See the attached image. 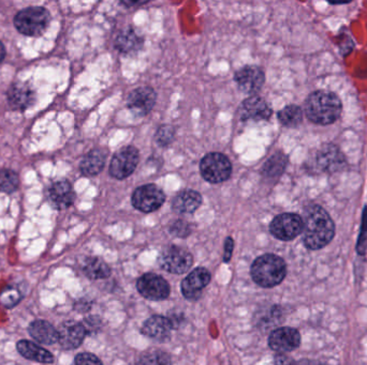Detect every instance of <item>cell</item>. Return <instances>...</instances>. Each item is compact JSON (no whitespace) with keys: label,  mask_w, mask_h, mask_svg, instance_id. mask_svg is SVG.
<instances>
[{"label":"cell","mask_w":367,"mask_h":365,"mask_svg":"<svg viewBox=\"0 0 367 365\" xmlns=\"http://www.w3.org/2000/svg\"><path fill=\"white\" fill-rule=\"evenodd\" d=\"M303 242L309 249H320L331 242L335 225L331 216L318 205L309 206L304 212Z\"/></svg>","instance_id":"6da1fadb"},{"label":"cell","mask_w":367,"mask_h":365,"mask_svg":"<svg viewBox=\"0 0 367 365\" xmlns=\"http://www.w3.org/2000/svg\"><path fill=\"white\" fill-rule=\"evenodd\" d=\"M342 102L333 92L319 90L313 92L305 102V114L311 123L320 125H331L342 114Z\"/></svg>","instance_id":"7a4b0ae2"},{"label":"cell","mask_w":367,"mask_h":365,"mask_svg":"<svg viewBox=\"0 0 367 365\" xmlns=\"http://www.w3.org/2000/svg\"><path fill=\"white\" fill-rule=\"evenodd\" d=\"M287 266L282 257L265 254L258 257L251 268V276L257 285L272 288L282 283L286 278Z\"/></svg>","instance_id":"3957f363"},{"label":"cell","mask_w":367,"mask_h":365,"mask_svg":"<svg viewBox=\"0 0 367 365\" xmlns=\"http://www.w3.org/2000/svg\"><path fill=\"white\" fill-rule=\"evenodd\" d=\"M51 14L43 7H30L20 10L14 18V26L25 36H39L49 26Z\"/></svg>","instance_id":"277c9868"},{"label":"cell","mask_w":367,"mask_h":365,"mask_svg":"<svg viewBox=\"0 0 367 365\" xmlns=\"http://www.w3.org/2000/svg\"><path fill=\"white\" fill-rule=\"evenodd\" d=\"M200 172L204 180L210 183H220L228 180L232 173V165L224 154L212 152L206 154L200 162Z\"/></svg>","instance_id":"5b68a950"},{"label":"cell","mask_w":367,"mask_h":365,"mask_svg":"<svg viewBox=\"0 0 367 365\" xmlns=\"http://www.w3.org/2000/svg\"><path fill=\"white\" fill-rule=\"evenodd\" d=\"M160 267L173 274L186 273L193 264V255L187 249L170 245L162 252L158 259Z\"/></svg>","instance_id":"8992f818"},{"label":"cell","mask_w":367,"mask_h":365,"mask_svg":"<svg viewBox=\"0 0 367 365\" xmlns=\"http://www.w3.org/2000/svg\"><path fill=\"white\" fill-rule=\"evenodd\" d=\"M303 218L296 214H282L276 216L270 225V232L278 240L291 241L302 234Z\"/></svg>","instance_id":"52a82bcc"},{"label":"cell","mask_w":367,"mask_h":365,"mask_svg":"<svg viewBox=\"0 0 367 365\" xmlns=\"http://www.w3.org/2000/svg\"><path fill=\"white\" fill-rule=\"evenodd\" d=\"M166 195L155 185H145L136 189L131 197L133 207L144 214L156 211L164 205Z\"/></svg>","instance_id":"ba28073f"},{"label":"cell","mask_w":367,"mask_h":365,"mask_svg":"<svg viewBox=\"0 0 367 365\" xmlns=\"http://www.w3.org/2000/svg\"><path fill=\"white\" fill-rule=\"evenodd\" d=\"M140 156L137 148L127 146L121 148L114 156L110 164V174L113 178L123 180L135 172L139 163Z\"/></svg>","instance_id":"9c48e42d"},{"label":"cell","mask_w":367,"mask_h":365,"mask_svg":"<svg viewBox=\"0 0 367 365\" xmlns=\"http://www.w3.org/2000/svg\"><path fill=\"white\" fill-rule=\"evenodd\" d=\"M138 292L150 301L166 300L170 295V285L162 276L155 273H145L137 282Z\"/></svg>","instance_id":"30bf717a"},{"label":"cell","mask_w":367,"mask_h":365,"mask_svg":"<svg viewBox=\"0 0 367 365\" xmlns=\"http://www.w3.org/2000/svg\"><path fill=\"white\" fill-rule=\"evenodd\" d=\"M211 273L203 267L195 268L181 282V294L191 301L200 299L204 288L211 282Z\"/></svg>","instance_id":"8fae6325"},{"label":"cell","mask_w":367,"mask_h":365,"mask_svg":"<svg viewBox=\"0 0 367 365\" xmlns=\"http://www.w3.org/2000/svg\"><path fill=\"white\" fill-rule=\"evenodd\" d=\"M234 80L241 92L247 94H255L265 85V75L259 67L246 66L235 73Z\"/></svg>","instance_id":"7c38bea8"},{"label":"cell","mask_w":367,"mask_h":365,"mask_svg":"<svg viewBox=\"0 0 367 365\" xmlns=\"http://www.w3.org/2000/svg\"><path fill=\"white\" fill-rule=\"evenodd\" d=\"M300 344V333L294 328H277L270 334L269 346L274 352H279V354L296 350Z\"/></svg>","instance_id":"4fadbf2b"},{"label":"cell","mask_w":367,"mask_h":365,"mask_svg":"<svg viewBox=\"0 0 367 365\" xmlns=\"http://www.w3.org/2000/svg\"><path fill=\"white\" fill-rule=\"evenodd\" d=\"M271 106L261 97L251 96L243 101L239 109V116L243 121L267 120L272 116Z\"/></svg>","instance_id":"5bb4252c"},{"label":"cell","mask_w":367,"mask_h":365,"mask_svg":"<svg viewBox=\"0 0 367 365\" xmlns=\"http://www.w3.org/2000/svg\"><path fill=\"white\" fill-rule=\"evenodd\" d=\"M156 92L152 88L139 87L128 97L127 105L130 111L138 117H144L150 113L156 103Z\"/></svg>","instance_id":"9a60e30c"},{"label":"cell","mask_w":367,"mask_h":365,"mask_svg":"<svg viewBox=\"0 0 367 365\" xmlns=\"http://www.w3.org/2000/svg\"><path fill=\"white\" fill-rule=\"evenodd\" d=\"M57 331L59 345L67 350L76 349L78 346H81L85 336L88 335L83 323L73 321L61 323Z\"/></svg>","instance_id":"2e32d148"},{"label":"cell","mask_w":367,"mask_h":365,"mask_svg":"<svg viewBox=\"0 0 367 365\" xmlns=\"http://www.w3.org/2000/svg\"><path fill=\"white\" fill-rule=\"evenodd\" d=\"M7 100L12 109L23 111L34 104L36 94L34 90L24 82H16L8 90Z\"/></svg>","instance_id":"e0dca14e"},{"label":"cell","mask_w":367,"mask_h":365,"mask_svg":"<svg viewBox=\"0 0 367 365\" xmlns=\"http://www.w3.org/2000/svg\"><path fill=\"white\" fill-rule=\"evenodd\" d=\"M49 201L57 210H65L73 205L76 193L70 182L61 180L53 183L49 189Z\"/></svg>","instance_id":"ac0fdd59"},{"label":"cell","mask_w":367,"mask_h":365,"mask_svg":"<svg viewBox=\"0 0 367 365\" xmlns=\"http://www.w3.org/2000/svg\"><path fill=\"white\" fill-rule=\"evenodd\" d=\"M173 328L167 317L155 315L144 323L141 332L143 335L156 341L166 342L170 339Z\"/></svg>","instance_id":"d6986e66"},{"label":"cell","mask_w":367,"mask_h":365,"mask_svg":"<svg viewBox=\"0 0 367 365\" xmlns=\"http://www.w3.org/2000/svg\"><path fill=\"white\" fill-rule=\"evenodd\" d=\"M315 162L318 170L330 172L340 170L346 163L343 154L334 146H325L317 154Z\"/></svg>","instance_id":"ffe728a7"},{"label":"cell","mask_w":367,"mask_h":365,"mask_svg":"<svg viewBox=\"0 0 367 365\" xmlns=\"http://www.w3.org/2000/svg\"><path fill=\"white\" fill-rule=\"evenodd\" d=\"M202 196L193 190H186L175 196L172 202L173 211L179 214H193L201 206Z\"/></svg>","instance_id":"44dd1931"},{"label":"cell","mask_w":367,"mask_h":365,"mask_svg":"<svg viewBox=\"0 0 367 365\" xmlns=\"http://www.w3.org/2000/svg\"><path fill=\"white\" fill-rule=\"evenodd\" d=\"M30 336L43 345H53L59 342V331L47 321H36L28 328Z\"/></svg>","instance_id":"7402d4cb"},{"label":"cell","mask_w":367,"mask_h":365,"mask_svg":"<svg viewBox=\"0 0 367 365\" xmlns=\"http://www.w3.org/2000/svg\"><path fill=\"white\" fill-rule=\"evenodd\" d=\"M16 349L20 352V356L24 357L25 359H28V360L36 361L39 363H47V364L54 362V356L49 350L40 347L32 342L26 341V340L18 341L16 343Z\"/></svg>","instance_id":"603a6c76"},{"label":"cell","mask_w":367,"mask_h":365,"mask_svg":"<svg viewBox=\"0 0 367 365\" xmlns=\"http://www.w3.org/2000/svg\"><path fill=\"white\" fill-rule=\"evenodd\" d=\"M142 45L143 38H141L131 27L121 30V34L115 39V47L124 54L136 53L141 49Z\"/></svg>","instance_id":"cb8c5ba5"},{"label":"cell","mask_w":367,"mask_h":365,"mask_svg":"<svg viewBox=\"0 0 367 365\" xmlns=\"http://www.w3.org/2000/svg\"><path fill=\"white\" fill-rule=\"evenodd\" d=\"M106 160L107 154L103 150H92L84 156L80 165V170L85 176H96L103 170Z\"/></svg>","instance_id":"d4e9b609"},{"label":"cell","mask_w":367,"mask_h":365,"mask_svg":"<svg viewBox=\"0 0 367 365\" xmlns=\"http://www.w3.org/2000/svg\"><path fill=\"white\" fill-rule=\"evenodd\" d=\"M82 271L90 280H103L111 276V268L98 257H88L84 261Z\"/></svg>","instance_id":"484cf974"},{"label":"cell","mask_w":367,"mask_h":365,"mask_svg":"<svg viewBox=\"0 0 367 365\" xmlns=\"http://www.w3.org/2000/svg\"><path fill=\"white\" fill-rule=\"evenodd\" d=\"M288 159L284 154H275L263 165L262 174L267 178H278L286 170Z\"/></svg>","instance_id":"4316f807"},{"label":"cell","mask_w":367,"mask_h":365,"mask_svg":"<svg viewBox=\"0 0 367 365\" xmlns=\"http://www.w3.org/2000/svg\"><path fill=\"white\" fill-rule=\"evenodd\" d=\"M136 365H172V359L170 354L164 350H146L140 354Z\"/></svg>","instance_id":"83f0119b"},{"label":"cell","mask_w":367,"mask_h":365,"mask_svg":"<svg viewBox=\"0 0 367 365\" xmlns=\"http://www.w3.org/2000/svg\"><path fill=\"white\" fill-rule=\"evenodd\" d=\"M303 111L296 105H288L278 113V120L282 125L296 128L302 123Z\"/></svg>","instance_id":"f1b7e54d"},{"label":"cell","mask_w":367,"mask_h":365,"mask_svg":"<svg viewBox=\"0 0 367 365\" xmlns=\"http://www.w3.org/2000/svg\"><path fill=\"white\" fill-rule=\"evenodd\" d=\"M20 185L18 175L12 170L0 171V192L3 193H13Z\"/></svg>","instance_id":"f546056e"},{"label":"cell","mask_w":367,"mask_h":365,"mask_svg":"<svg viewBox=\"0 0 367 365\" xmlns=\"http://www.w3.org/2000/svg\"><path fill=\"white\" fill-rule=\"evenodd\" d=\"M23 296L16 287L8 286L0 294V305L5 309H12L22 300Z\"/></svg>","instance_id":"4dcf8cb0"},{"label":"cell","mask_w":367,"mask_h":365,"mask_svg":"<svg viewBox=\"0 0 367 365\" xmlns=\"http://www.w3.org/2000/svg\"><path fill=\"white\" fill-rule=\"evenodd\" d=\"M267 313V314L265 315L262 314V316L260 315V318L255 321L260 329H267L275 323H279L280 312L277 307H271L269 312Z\"/></svg>","instance_id":"1f68e13d"},{"label":"cell","mask_w":367,"mask_h":365,"mask_svg":"<svg viewBox=\"0 0 367 365\" xmlns=\"http://www.w3.org/2000/svg\"><path fill=\"white\" fill-rule=\"evenodd\" d=\"M175 131L171 125H162L156 132V142L158 145L164 147L170 145L174 140Z\"/></svg>","instance_id":"d6a6232c"},{"label":"cell","mask_w":367,"mask_h":365,"mask_svg":"<svg viewBox=\"0 0 367 365\" xmlns=\"http://www.w3.org/2000/svg\"><path fill=\"white\" fill-rule=\"evenodd\" d=\"M170 233L179 238H186L191 234V226L186 221L177 220L170 226Z\"/></svg>","instance_id":"836d02e7"},{"label":"cell","mask_w":367,"mask_h":365,"mask_svg":"<svg viewBox=\"0 0 367 365\" xmlns=\"http://www.w3.org/2000/svg\"><path fill=\"white\" fill-rule=\"evenodd\" d=\"M72 365H103L100 359L90 352H82L74 358Z\"/></svg>","instance_id":"e575fe53"},{"label":"cell","mask_w":367,"mask_h":365,"mask_svg":"<svg viewBox=\"0 0 367 365\" xmlns=\"http://www.w3.org/2000/svg\"><path fill=\"white\" fill-rule=\"evenodd\" d=\"M82 323H83L84 328H85L86 333L92 334L100 330L101 323H101V319L98 316H90L84 319Z\"/></svg>","instance_id":"d590c367"},{"label":"cell","mask_w":367,"mask_h":365,"mask_svg":"<svg viewBox=\"0 0 367 365\" xmlns=\"http://www.w3.org/2000/svg\"><path fill=\"white\" fill-rule=\"evenodd\" d=\"M233 249H234V241L231 237H228L224 242V263H229L231 257H232Z\"/></svg>","instance_id":"8d00e7d4"},{"label":"cell","mask_w":367,"mask_h":365,"mask_svg":"<svg viewBox=\"0 0 367 365\" xmlns=\"http://www.w3.org/2000/svg\"><path fill=\"white\" fill-rule=\"evenodd\" d=\"M167 318L170 321L173 329H177V328H179V326L183 323L185 317H184L183 313L181 312H172L169 314V317H167Z\"/></svg>","instance_id":"74e56055"},{"label":"cell","mask_w":367,"mask_h":365,"mask_svg":"<svg viewBox=\"0 0 367 365\" xmlns=\"http://www.w3.org/2000/svg\"><path fill=\"white\" fill-rule=\"evenodd\" d=\"M274 363H275V365H298V363L294 359L282 354H278L277 356H275Z\"/></svg>","instance_id":"f35d334b"},{"label":"cell","mask_w":367,"mask_h":365,"mask_svg":"<svg viewBox=\"0 0 367 365\" xmlns=\"http://www.w3.org/2000/svg\"><path fill=\"white\" fill-rule=\"evenodd\" d=\"M367 230V208H365L364 210V216H363V223H362V232L360 234V238H359V245L358 249L360 252L361 254H362V247L363 242L365 241V233H366Z\"/></svg>","instance_id":"ab89813d"},{"label":"cell","mask_w":367,"mask_h":365,"mask_svg":"<svg viewBox=\"0 0 367 365\" xmlns=\"http://www.w3.org/2000/svg\"><path fill=\"white\" fill-rule=\"evenodd\" d=\"M90 307H92L90 302L85 300L78 301V302H76V305H74V309L78 310V312H88V311L90 310Z\"/></svg>","instance_id":"60d3db41"},{"label":"cell","mask_w":367,"mask_h":365,"mask_svg":"<svg viewBox=\"0 0 367 365\" xmlns=\"http://www.w3.org/2000/svg\"><path fill=\"white\" fill-rule=\"evenodd\" d=\"M121 5L127 6V7L131 8L135 6H143L148 4V1H121Z\"/></svg>","instance_id":"b9f144b4"},{"label":"cell","mask_w":367,"mask_h":365,"mask_svg":"<svg viewBox=\"0 0 367 365\" xmlns=\"http://www.w3.org/2000/svg\"><path fill=\"white\" fill-rule=\"evenodd\" d=\"M6 57V47L3 43L0 42V63H3Z\"/></svg>","instance_id":"7bdbcfd3"}]
</instances>
